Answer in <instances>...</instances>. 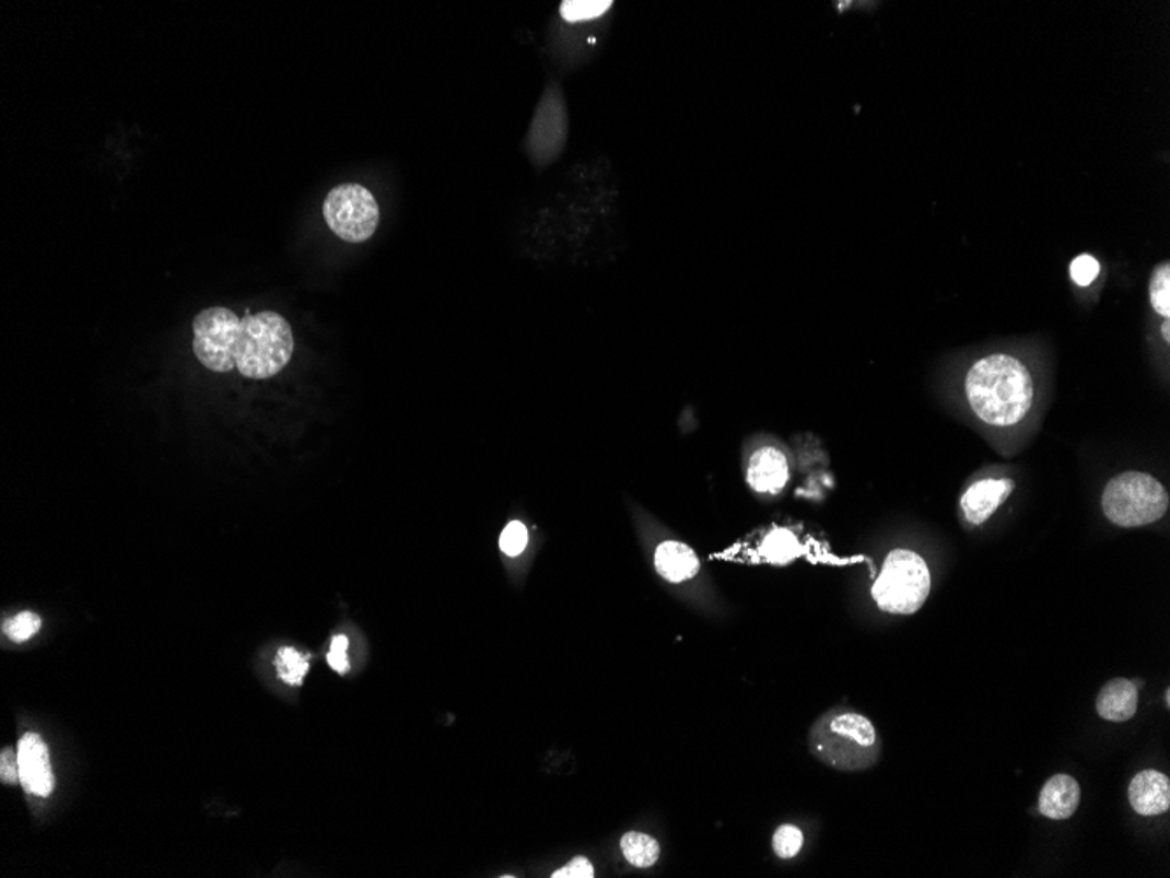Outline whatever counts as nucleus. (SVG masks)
<instances>
[{
	"label": "nucleus",
	"mask_w": 1170,
	"mask_h": 878,
	"mask_svg": "<svg viewBox=\"0 0 1170 878\" xmlns=\"http://www.w3.org/2000/svg\"><path fill=\"white\" fill-rule=\"evenodd\" d=\"M1161 333H1163V337H1166V340H1170L1169 319H1167V321L1163 323V327H1161Z\"/></svg>",
	"instance_id": "28"
},
{
	"label": "nucleus",
	"mask_w": 1170,
	"mask_h": 878,
	"mask_svg": "<svg viewBox=\"0 0 1170 878\" xmlns=\"http://www.w3.org/2000/svg\"><path fill=\"white\" fill-rule=\"evenodd\" d=\"M0 779L5 784H16L20 781L19 750H2L0 756Z\"/></svg>",
	"instance_id": "27"
},
{
	"label": "nucleus",
	"mask_w": 1170,
	"mask_h": 878,
	"mask_svg": "<svg viewBox=\"0 0 1170 878\" xmlns=\"http://www.w3.org/2000/svg\"><path fill=\"white\" fill-rule=\"evenodd\" d=\"M621 851L625 861L636 868H651L656 865L660 854L657 840L639 831H630L622 836Z\"/></svg>",
	"instance_id": "16"
},
{
	"label": "nucleus",
	"mask_w": 1170,
	"mask_h": 878,
	"mask_svg": "<svg viewBox=\"0 0 1170 878\" xmlns=\"http://www.w3.org/2000/svg\"><path fill=\"white\" fill-rule=\"evenodd\" d=\"M528 546V530L526 526L519 522H512L511 525H506L503 530L502 537H500V548L505 552L506 557H519L520 552Z\"/></svg>",
	"instance_id": "23"
},
{
	"label": "nucleus",
	"mask_w": 1170,
	"mask_h": 878,
	"mask_svg": "<svg viewBox=\"0 0 1170 878\" xmlns=\"http://www.w3.org/2000/svg\"><path fill=\"white\" fill-rule=\"evenodd\" d=\"M1132 808L1139 816H1161L1170 808V782L1157 770H1144L1132 779L1128 787Z\"/></svg>",
	"instance_id": "11"
},
{
	"label": "nucleus",
	"mask_w": 1170,
	"mask_h": 878,
	"mask_svg": "<svg viewBox=\"0 0 1170 878\" xmlns=\"http://www.w3.org/2000/svg\"><path fill=\"white\" fill-rule=\"evenodd\" d=\"M797 540L791 531L774 530L762 543V554L773 563H787L797 554Z\"/></svg>",
	"instance_id": "19"
},
{
	"label": "nucleus",
	"mask_w": 1170,
	"mask_h": 878,
	"mask_svg": "<svg viewBox=\"0 0 1170 878\" xmlns=\"http://www.w3.org/2000/svg\"><path fill=\"white\" fill-rule=\"evenodd\" d=\"M805 836L794 824L780 826L773 834V851L780 859H793L802 852Z\"/></svg>",
	"instance_id": "21"
},
{
	"label": "nucleus",
	"mask_w": 1170,
	"mask_h": 878,
	"mask_svg": "<svg viewBox=\"0 0 1170 878\" xmlns=\"http://www.w3.org/2000/svg\"><path fill=\"white\" fill-rule=\"evenodd\" d=\"M241 321L234 311L209 307L194 319V351L206 368L212 372L234 371Z\"/></svg>",
	"instance_id": "7"
},
{
	"label": "nucleus",
	"mask_w": 1170,
	"mask_h": 878,
	"mask_svg": "<svg viewBox=\"0 0 1170 878\" xmlns=\"http://www.w3.org/2000/svg\"><path fill=\"white\" fill-rule=\"evenodd\" d=\"M40 630V618L34 612H20L5 622L4 632L13 642H25Z\"/></svg>",
	"instance_id": "22"
},
{
	"label": "nucleus",
	"mask_w": 1170,
	"mask_h": 878,
	"mask_svg": "<svg viewBox=\"0 0 1170 878\" xmlns=\"http://www.w3.org/2000/svg\"><path fill=\"white\" fill-rule=\"evenodd\" d=\"M348 649H349V639H348V636H346V635L334 636V641H331V645H330V653H328V656H326V659H328V665H330L331 670L337 671V674H340V676H343V674H348V671H349Z\"/></svg>",
	"instance_id": "25"
},
{
	"label": "nucleus",
	"mask_w": 1170,
	"mask_h": 878,
	"mask_svg": "<svg viewBox=\"0 0 1170 878\" xmlns=\"http://www.w3.org/2000/svg\"><path fill=\"white\" fill-rule=\"evenodd\" d=\"M931 593V572L916 552L898 549L890 552L881 574L873 584V598L880 610L910 616L924 607Z\"/></svg>",
	"instance_id": "5"
},
{
	"label": "nucleus",
	"mask_w": 1170,
	"mask_h": 878,
	"mask_svg": "<svg viewBox=\"0 0 1170 878\" xmlns=\"http://www.w3.org/2000/svg\"><path fill=\"white\" fill-rule=\"evenodd\" d=\"M276 670L286 684L300 686L308 671V658L293 647H282L276 656Z\"/></svg>",
	"instance_id": "18"
},
{
	"label": "nucleus",
	"mask_w": 1170,
	"mask_h": 878,
	"mask_svg": "<svg viewBox=\"0 0 1170 878\" xmlns=\"http://www.w3.org/2000/svg\"><path fill=\"white\" fill-rule=\"evenodd\" d=\"M20 782L36 796H49L55 781L49 752L45 741L36 733L23 735L19 744Z\"/></svg>",
	"instance_id": "9"
},
{
	"label": "nucleus",
	"mask_w": 1170,
	"mask_h": 878,
	"mask_svg": "<svg viewBox=\"0 0 1170 878\" xmlns=\"http://www.w3.org/2000/svg\"><path fill=\"white\" fill-rule=\"evenodd\" d=\"M1015 490L1011 479H983L974 482L960 500L963 516L971 525H983L1009 499Z\"/></svg>",
	"instance_id": "10"
},
{
	"label": "nucleus",
	"mask_w": 1170,
	"mask_h": 878,
	"mask_svg": "<svg viewBox=\"0 0 1170 878\" xmlns=\"http://www.w3.org/2000/svg\"><path fill=\"white\" fill-rule=\"evenodd\" d=\"M808 744L817 760L841 772L871 769L881 754V740L871 721L843 706L814 724Z\"/></svg>",
	"instance_id": "2"
},
{
	"label": "nucleus",
	"mask_w": 1170,
	"mask_h": 878,
	"mask_svg": "<svg viewBox=\"0 0 1170 878\" xmlns=\"http://www.w3.org/2000/svg\"><path fill=\"white\" fill-rule=\"evenodd\" d=\"M1149 296H1151L1153 309L1163 318H1170V266L1163 264L1158 267L1149 283Z\"/></svg>",
	"instance_id": "20"
},
{
	"label": "nucleus",
	"mask_w": 1170,
	"mask_h": 878,
	"mask_svg": "<svg viewBox=\"0 0 1170 878\" xmlns=\"http://www.w3.org/2000/svg\"><path fill=\"white\" fill-rule=\"evenodd\" d=\"M1100 266L1096 258L1090 255H1081V257L1074 258L1070 264V278L1078 286H1090L1099 276Z\"/></svg>",
	"instance_id": "24"
},
{
	"label": "nucleus",
	"mask_w": 1170,
	"mask_h": 878,
	"mask_svg": "<svg viewBox=\"0 0 1170 878\" xmlns=\"http://www.w3.org/2000/svg\"><path fill=\"white\" fill-rule=\"evenodd\" d=\"M788 481V464L784 453L774 447L756 450L748 465V484L757 493L776 494Z\"/></svg>",
	"instance_id": "12"
},
{
	"label": "nucleus",
	"mask_w": 1170,
	"mask_h": 878,
	"mask_svg": "<svg viewBox=\"0 0 1170 878\" xmlns=\"http://www.w3.org/2000/svg\"><path fill=\"white\" fill-rule=\"evenodd\" d=\"M1081 799V789L1070 775H1055L1043 786L1039 795V812L1053 821H1064L1076 813Z\"/></svg>",
	"instance_id": "13"
},
{
	"label": "nucleus",
	"mask_w": 1170,
	"mask_h": 878,
	"mask_svg": "<svg viewBox=\"0 0 1170 878\" xmlns=\"http://www.w3.org/2000/svg\"><path fill=\"white\" fill-rule=\"evenodd\" d=\"M972 412L991 426L1023 421L1034 403V381L1029 368L1009 354H991L972 365L966 377Z\"/></svg>",
	"instance_id": "1"
},
{
	"label": "nucleus",
	"mask_w": 1170,
	"mask_h": 878,
	"mask_svg": "<svg viewBox=\"0 0 1170 878\" xmlns=\"http://www.w3.org/2000/svg\"><path fill=\"white\" fill-rule=\"evenodd\" d=\"M613 2L605 0H568L559 5V16L570 25L576 23L595 22L604 19L608 11L612 10Z\"/></svg>",
	"instance_id": "17"
},
{
	"label": "nucleus",
	"mask_w": 1170,
	"mask_h": 878,
	"mask_svg": "<svg viewBox=\"0 0 1170 878\" xmlns=\"http://www.w3.org/2000/svg\"><path fill=\"white\" fill-rule=\"evenodd\" d=\"M654 565L660 577L669 583H686L700 572V560L686 543L666 540L656 549Z\"/></svg>",
	"instance_id": "15"
},
{
	"label": "nucleus",
	"mask_w": 1170,
	"mask_h": 878,
	"mask_svg": "<svg viewBox=\"0 0 1170 878\" xmlns=\"http://www.w3.org/2000/svg\"><path fill=\"white\" fill-rule=\"evenodd\" d=\"M323 218L337 237L361 244L377 230L381 209L374 194L358 183L335 186L323 202Z\"/></svg>",
	"instance_id": "6"
},
{
	"label": "nucleus",
	"mask_w": 1170,
	"mask_h": 878,
	"mask_svg": "<svg viewBox=\"0 0 1170 878\" xmlns=\"http://www.w3.org/2000/svg\"><path fill=\"white\" fill-rule=\"evenodd\" d=\"M554 878H593L595 877V868L590 865V861L587 857H575L570 861L566 866L561 869H555L552 874Z\"/></svg>",
	"instance_id": "26"
},
{
	"label": "nucleus",
	"mask_w": 1170,
	"mask_h": 878,
	"mask_svg": "<svg viewBox=\"0 0 1170 878\" xmlns=\"http://www.w3.org/2000/svg\"><path fill=\"white\" fill-rule=\"evenodd\" d=\"M1169 493L1155 477L1144 472H1125L1114 477L1102 493L1105 517L1122 528L1151 525L1166 516Z\"/></svg>",
	"instance_id": "4"
},
{
	"label": "nucleus",
	"mask_w": 1170,
	"mask_h": 878,
	"mask_svg": "<svg viewBox=\"0 0 1170 878\" xmlns=\"http://www.w3.org/2000/svg\"><path fill=\"white\" fill-rule=\"evenodd\" d=\"M1139 703V689L1128 679H1114L1100 689L1097 712L1111 723H1125L1134 717Z\"/></svg>",
	"instance_id": "14"
},
{
	"label": "nucleus",
	"mask_w": 1170,
	"mask_h": 878,
	"mask_svg": "<svg viewBox=\"0 0 1170 878\" xmlns=\"http://www.w3.org/2000/svg\"><path fill=\"white\" fill-rule=\"evenodd\" d=\"M566 139L568 113L563 93L559 84L552 83L541 97L529 130L528 148L533 162L540 167L552 164L564 150Z\"/></svg>",
	"instance_id": "8"
},
{
	"label": "nucleus",
	"mask_w": 1170,
	"mask_h": 878,
	"mask_svg": "<svg viewBox=\"0 0 1170 878\" xmlns=\"http://www.w3.org/2000/svg\"><path fill=\"white\" fill-rule=\"evenodd\" d=\"M295 349L293 331L281 314L264 311L241 321L235 365L249 379H270L290 363Z\"/></svg>",
	"instance_id": "3"
}]
</instances>
